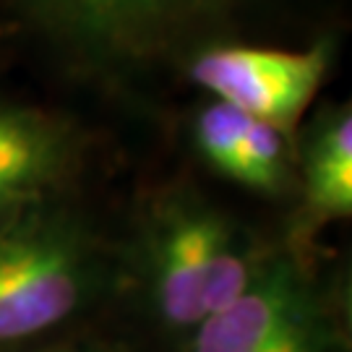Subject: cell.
<instances>
[{
    "label": "cell",
    "mask_w": 352,
    "mask_h": 352,
    "mask_svg": "<svg viewBox=\"0 0 352 352\" xmlns=\"http://www.w3.org/2000/svg\"><path fill=\"white\" fill-rule=\"evenodd\" d=\"M87 256L60 222L29 217L0 225V344L58 327L87 292Z\"/></svg>",
    "instance_id": "2"
},
{
    "label": "cell",
    "mask_w": 352,
    "mask_h": 352,
    "mask_svg": "<svg viewBox=\"0 0 352 352\" xmlns=\"http://www.w3.org/2000/svg\"><path fill=\"white\" fill-rule=\"evenodd\" d=\"M190 352H331L327 316L298 269L258 264L248 287L196 327Z\"/></svg>",
    "instance_id": "3"
},
{
    "label": "cell",
    "mask_w": 352,
    "mask_h": 352,
    "mask_svg": "<svg viewBox=\"0 0 352 352\" xmlns=\"http://www.w3.org/2000/svg\"><path fill=\"white\" fill-rule=\"evenodd\" d=\"M65 141L47 118L0 107V212L42 188L63 162Z\"/></svg>",
    "instance_id": "6"
},
{
    "label": "cell",
    "mask_w": 352,
    "mask_h": 352,
    "mask_svg": "<svg viewBox=\"0 0 352 352\" xmlns=\"http://www.w3.org/2000/svg\"><path fill=\"white\" fill-rule=\"evenodd\" d=\"M258 264L219 214L177 206L157 227L151 287L170 327L196 329L248 287Z\"/></svg>",
    "instance_id": "1"
},
{
    "label": "cell",
    "mask_w": 352,
    "mask_h": 352,
    "mask_svg": "<svg viewBox=\"0 0 352 352\" xmlns=\"http://www.w3.org/2000/svg\"><path fill=\"white\" fill-rule=\"evenodd\" d=\"M71 19L91 32L104 34H131L175 16L199 0H55Z\"/></svg>",
    "instance_id": "8"
},
{
    "label": "cell",
    "mask_w": 352,
    "mask_h": 352,
    "mask_svg": "<svg viewBox=\"0 0 352 352\" xmlns=\"http://www.w3.org/2000/svg\"><path fill=\"white\" fill-rule=\"evenodd\" d=\"M305 193L311 209L321 217H347L352 212L350 107L329 115L308 144Z\"/></svg>",
    "instance_id": "7"
},
{
    "label": "cell",
    "mask_w": 352,
    "mask_h": 352,
    "mask_svg": "<svg viewBox=\"0 0 352 352\" xmlns=\"http://www.w3.org/2000/svg\"><path fill=\"white\" fill-rule=\"evenodd\" d=\"M324 71V47L308 52L214 47L196 58L190 76L217 102L282 128L314 100Z\"/></svg>",
    "instance_id": "4"
},
{
    "label": "cell",
    "mask_w": 352,
    "mask_h": 352,
    "mask_svg": "<svg viewBox=\"0 0 352 352\" xmlns=\"http://www.w3.org/2000/svg\"><path fill=\"white\" fill-rule=\"evenodd\" d=\"M196 141L209 162L258 190L282 188L287 177V144L282 128L214 102L196 120Z\"/></svg>",
    "instance_id": "5"
}]
</instances>
